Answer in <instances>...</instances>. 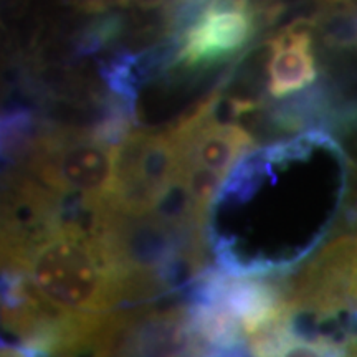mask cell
<instances>
[{"instance_id": "6da1fadb", "label": "cell", "mask_w": 357, "mask_h": 357, "mask_svg": "<svg viewBox=\"0 0 357 357\" xmlns=\"http://www.w3.org/2000/svg\"><path fill=\"white\" fill-rule=\"evenodd\" d=\"M35 300L55 316H105L129 294V278L98 236L56 229L20 261ZM19 265V266H20Z\"/></svg>"}, {"instance_id": "7a4b0ae2", "label": "cell", "mask_w": 357, "mask_h": 357, "mask_svg": "<svg viewBox=\"0 0 357 357\" xmlns=\"http://www.w3.org/2000/svg\"><path fill=\"white\" fill-rule=\"evenodd\" d=\"M119 146L100 134L60 131L43 137L32 154V169L55 192L111 207L118 177Z\"/></svg>"}, {"instance_id": "3957f363", "label": "cell", "mask_w": 357, "mask_h": 357, "mask_svg": "<svg viewBox=\"0 0 357 357\" xmlns=\"http://www.w3.org/2000/svg\"><path fill=\"white\" fill-rule=\"evenodd\" d=\"M182 178V160L171 132H132L118 151V177L111 211L141 217L155 211Z\"/></svg>"}, {"instance_id": "277c9868", "label": "cell", "mask_w": 357, "mask_h": 357, "mask_svg": "<svg viewBox=\"0 0 357 357\" xmlns=\"http://www.w3.org/2000/svg\"><path fill=\"white\" fill-rule=\"evenodd\" d=\"M255 30V19L243 3L205 7L184 35L178 60L187 66L220 60L242 48Z\"/></svg>"}, {"instance_id": "5b68a950", "label": "cell", "mask_w": 357, "mask_h": 357, "mask_svg": "<svg viewBox=\"0 0 357 357\" xmlns=\"http://www.w3.org/2000/svg\"><path fill=\"white\" fill-rule=\"evenodd\" d=\"M312 33L307 26L294 24L271 40L268 61V91L280 100L305 89L316 79Z\"/></svg>"}]
</instances>
